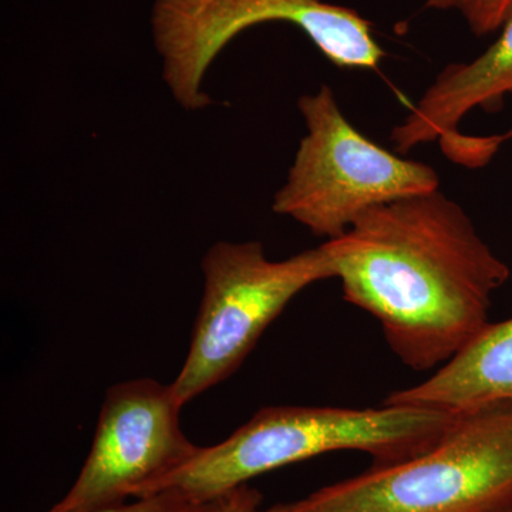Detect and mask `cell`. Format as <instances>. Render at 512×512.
<instances>
[{"label": "cell", "mask_w": 512, "mask_h": 512, "mask_svg": "<svg viewBox=\"0 0 512 512\" xmlns=\"http://www.w3.org/2000/svg\"><path fill=\"white\" fill-rule=\"evenodd\" d=\"M325 244L343 299L372 315L417 372L443 366L490 323L493 295L511 276L440 190L372 208Z\"/></svg>", "instance_id": "1"}, {"label": "cell", "mask_w": 512, "mask_h": 512, "mask_svg": "<svg viewBox=\"0 0 512 512\" xmlns=\"http://www.w3.org/2000/svg\"><path fill=\"white\" fill-rule=\"evenodd\" d=\"M456 416L392 404L380 409L266 407L227 440L201 447L148 497L177 490L211 501L269 471L333 451H362L373 457V466L397 463L433 446Z\"/></svg>", "instance_id": "2"}, {"label": "cell", "mask_w": 512, "mask_h": 512, "mask_svg": "<svg viewBox=\"0 0 512 512\" xmlns=\"http://www.w3.org/2000/svg\"><path fill=\"white\" fill-rule=\"evenodd\" d=\"M276 512H511L512 402L457 414L433 446Z\"/></svg>", "instance_id": "3"}, {"label": "cell", "mask_w": 512, "mask_h": 512, "mask_svg": "<svg viewBox=\"0 0 512 512\" xmlns=\"http://www.w3.org/2000/svg\"><path fill=\"white\" fill-rule=\"evenodd\" d=\"M306 136L272 210L326 241L342 237L372 208L440 190L433 167L409 160L367 138L322 86L298 101Z\"/></svg>", "instance_id": "4"}, {"label": "cell", "mask_w": 512, "mask_h": 512, "mask_svg": "<svg viewBox=\"0 0 512 512\" xmlns=\"http://www.w3.org/2000/svg\"><path fill=\"white\" fill-rule=\"evenodd\" d=\"M204 296L174 392L187 404L237 372L262 333L303 289L335 278L325 242L284 261L261 242H217L202 259Z\"/></svg>", "instance_id": "5"}, {"label": "cell", "mask_w": 512, "mask_h": 512, "mask_svg": "<svg viewBox=\"0 0 512 512\" xmlns=\"http://www.w3.org/2000/svg\"><path fill=\"white\" fill-rule=\"evenodd\" d=\"M151 22L164 82L191 111L211 104L202 82L212 62L239 33L261 23H291L339 69L366 70L380 56L369 20L323 0H156Z\"/></svg>", "instance_id": "6"}, {"label": "cell", "mask_w": 512, "mask_h": 512, "mask_svg": "<svg viewBox=\"0 0 512 512\" xmlns=\"http://www.w3.org/2000/svg\"><path fill=\"white\" fill-rule=\"evenodd\" d=\"M173 384L136 379L107 390L92 450L57 512H86L150 495L158 483L197 456L180 424Z\"/></svg>", "instance_id": "7"}, {"label": "cell", "mask_w": 512, "mask_h": 512, "mask_svg": "<svg viewBox=\"0 0 512 512\" xmlns=\"http://www.w3.org/2000/svg\"><path fill=\"white\" fill-rule=\"evenodd\" d=\"M512 94V18L497 40L476 59L444 67L406 119L393 127L390 143L399 154L421 144L454 140L457 126L474 109L498 111Z\"/></svg>", "instance_id": "8"}, {"label": "cell", "mask_w": 512, "mask_h": 512, "mask_svg": "<svg viewBox=\"0 0 512 512\" xmlns=\"http://www.w3.org/2000/svg\"><path fill=\"white\" fill-rule=\"evenodd\" d=\"M505 402H512V318L487 323L433 376L383 404L461 414Z\"/></svg>", "instance_id": "9"}, {"label": "cell", "mask_w": 512, "mask_h": 512, "mask_svg": "<svg viewBox=\"0 0 512 512\" xmlns=\"http://www.w3.org/2000/svg\"><path fill=\"white\" fill-rule=\"evenodd\" d=\"M458 12L476 36L500 32L512 18V0H458Z\"/></svg>", "instance_id": "10"}, {"label": "cell", "mask_w": 512, "mask_h": 512, "mask_svg": "<svg viewBox=\"0 0 512 512\" xmlns=\"http://www.w3.org/2000/svg\"><path fill=\"white\" fill-rule=\"evenodd\" d=\"M215 500L217 498L211 501H198L181 491L168 490L151 497L136 498L131 504L124 503L86 512H205Z\"/></svg>", "instance_id": "11"}, {"label": "cell", "mask_w": 512, "mask_h": 512, "mask_svg": "<svg viewBox=\"0 0 512 512\" xmlns=\"http://www.w3.org/2000/svg\"><path fill=\"white\" fill-rule=\"evenodd\" d=\"M261 505V493L245 484L218 497L205 512H276L275 507L264 510Z\"/></svg>", "instance_id": "12"}, {"label": "cell", "mask_w": 512, "mask_h": 512, "mask_svg": "<svg viewBox=\"0 0 512 512\" xmlns=\"http://www.w3.org/2000/svg\"><path fill=\"white\" fill-rule=\"evenodd\" d=\"M458 0H427L426 6L436 10H456Z\"/></svg>", "instance_id": "13"}, {"label": "cell", "mask_w": 512, "mask_h": 512, "mask_svg": "<svg viewBox=\"0 0 512 512\" xmlns=\"http://www.w3.org/2000/svg\"><path fill=\"white\" fill-rule=\"evenodd\" d=\"M512 512V511H511Z\"/></svg>", "instance_id": "14"}]
</instances>
